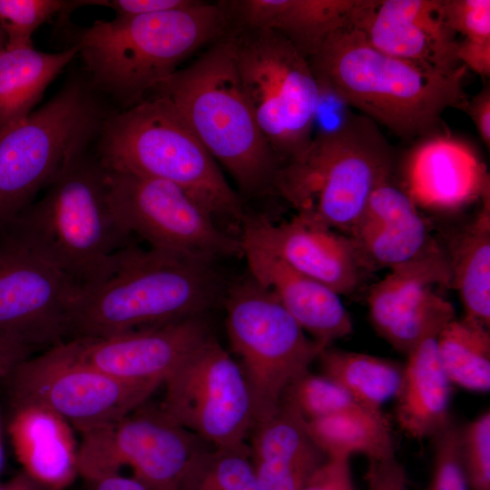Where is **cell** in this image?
Segmentation results:
<instances>
[{
    "mask_svg": "<svg viewBox=\"0 0 490 490\" xmlns=\"http://www.w3.org/2000/svg\"><path fill=\"white\" fill-rule=\"evenodd\" d=\"M6 379L12 407L47 408L81 435L121 420L162 386L111 376L83 361L71 340L28 358Z\"/></svg>",
    "mask_w": 490,
    "mask_h": 490,
    "instance_id": "obj_11",
    "label": "cell"
},
{
    "mask_svg": "<svg viewBox=\"0 0 490 490\" xmlns=\"http://www.w3.org/2000/svg\"><path fill=\"white\" fill-rule=\"evenodd\" d=\"M147 402L115 423L82 435L78 472L86 483L128 467L152 490H181L191 466L211 446L161 405Z\"/></svg>",
    "mask_w": 490,
    "mask_h": 490,
    "instance_id": "obj_12",
    "label": "cell"
},
{
    "mask_svg": "<svg viewBox=\"0 0 490 490\" xmlns=\"http://www.w3.org/2000/svg\"><path fill=\"white\" fill-rule=\"evenodd\" d=\"M447 26L464 41L490 42L489 0H443Z\"/></svg>",
    "mask_w": 490,
    "mask_h": 490,
    "instance_id": "obj_37",
    "label": "cell"
},
{
    "mask_svg": "<svg viewBox=\"0 0 490 490\" xmlns=\"http://www.w3.org/2000/svg\"><path fill=\"white\" fill-rule=\"evenodd\" d=\"M462 111L474 122L478 135L487 149L490 148V88L485 84L479 93L467 101Z\"/></svg>",
    "mask_w": 490,
    "mask_h": 490,
    "instance_id": "obj_42",
    "label": "cell"
},
{
    "mask_svg": "<svg viewBox=\"0 0 490 490\" xmlns=\"http://www.w3.org/2000/svg\"><path fill=\"white\" fill-rule=\"evenodd\" d=\"M0 490H44L23 471L0 484Z\"/></svg>",
    "mask_w": 490,
    "mask_h": 490,
    "instance_id": "obj_45",
    "label": "cell"
},
{
    "mask_svg": "<svg viewBox=\"0 0 490 490\" xmlns=\"http://www.w3.org/2000/svg\"><path fill=\"white\" fill-rule=\"evenodd\" d=\"M309 60L320 91L409 142L446 132L443 113L462 110L466 68L447 74L387 54L351 23L333 32Z\"/></svg>",
    "mask_w": 490,
    "mask_h": 490,
    "instance_id": "obj_1",
    "label": "cell"
},
{
    "mask_svg": "<svg viewBox=\"0 0 490 490\" xmlns=\"http://www.w3.org/2000/svg\"><path fill=\"white\" fill-rule=\"evenodd\" d=\"M77 290L58 268L5 239L0 246V331L34 349L66 341Z\"/></svg>",
    "mask_w": 490,
    "mask_h": 490,
    "instance_id": "obj_15",
    "label": "cell"
},
{
    "mask_svg": "<svg viewBox=\"0 0 490 490\" xmlns=\"http://www.w3.org/2000/svg\"><path fill=\"white\" fill-rule=\"evenodd\" d=\"M362 1L234 0L221 3L230 24L277 32L309 59L333 32L351 23Z\"/></svg>",
    "mask_w": 490,
    "mask_h": 490,
    "instance_id": "obj_24",
    "label": "cell"
},
{
    "mask_svg": "<svg viewBox=\"0 0 490 490\" xmlns=\"http://www.w3.org/2000/svg\"><path fill=\"white\" fill-rule=\"evenodd\" d=\"M460 454L470 490H490V412L461 426Z\"/></svg>",
    "mask_w": 490,
    "mask_h": 490,
    "instance_id": "obj_35",
    "label": "cell"
},
{
    "mask_svg": "<svg viewBox=\"0 0 490 490\" xmlns=\"http://www.w3.org/2000/svg\"><path fill=\"white\" fill-rule=\"evenodd\" d=\"M196 0H95L96 5L112 8L115 16H134L176 10L192 5Z\"/></svg>",
    "mask_w": 490,
    "mask_h": 490,
    "instance_id": "obj_40",
    "label": "cell"
},
{
    "mask_svg": "<svg viewBox=\"0 0 490 490\" xmlns=\"http://www.w3.org/2000/svg\"><path fill=\"white\" fill-rule=\"evenodd\" d=\"M202 317L106 338L70 340L83 361L111 376L162 385L196 348L212 336Z\"/></svg>",
    "mask_w": 490,
    "mask_h": 490,
    "instance_id": "obj_18",
    "label": "cell"
},
{
    "mask_svg": "<svg viewBox=\"0 0 490 490\" xmlns=\"http://www.w3.org/2000/svg\"><path fill=\"white\" fill-rule=\"evenodd\" d=\"M241 248L250 276L274 293L312 339L328 348L353 332L340 295L258 247L241 243Z\"/></svg>",
    "mask_w": 490,
    "mask_h": 490,
    "instance_id": "obj_21",
    "label": "cell"
},
{
    "mask_svg": "<svg viewBox=\"0 0 490 490\" xmlns=\"http://www.w3.org/2000/svg\"><path fill=\"white\" fill-rule=\"evenodd\" d=\"M435 286L451 288L445 250L437 243L421 255L390 269L368 295L369 318L383 338Z\"/></svg>",
    "mask_w": 490,
    "mask_h": 490,
    "instance_id": "obj_26",
    "label": "cell"
},
{
    "mask_svg": "<svg viewBox=\"0 0 490 490\" xmlns=\"http://www.w3.org/2000/svg\"><path fill=\"white\" fill-rule=\"evenodd\" d=\"M87 485L90 490H152L133 476L122 473L99 477Z\"/></svg>",
    "mask_w": 490,
    "mask_h": 490,
    "instance_id": "obj_44",
    "label": "cell"
},
{
    "mask_svg": "<svg viewBox=\"0 0 490 490\" xmlns=\"http://www.w3.org/2000/svg\"><path fill=\"white\" fill-rule=\"evenodd\" d=\"M306 427L328 459L349 460L355 454H362L368 460L396 456L391 426L382 410H360L306 420Z\"/></svg>",
    "mask_w": 490,
    "mask_h": 490,
    "instance_id": "obj_29",
    "label": "cell"
},
{
    "mask_svg": "<svg viewBox=\"0 0 490 490\" xmlns=\"http://www.w3.org/2000/svg\"><path fill=\"white\" fill-rule=\"evenodd\" d=\"M96 140L104 169L172 182L214 219L240 224L246 212L240 196L165 98L149 94L128 109L114 111Z\"/></svg>",
    "mask_w": 490,
    "mask_h": 490,
    "instance_id": "obj_6",
    "label": "cell"
},
{
    "mask_svg": "<svg viewBox=\"0 0 490 490\" xmlns=\"http://www.w3.org/2000/svg\"><path fill=\"white\" fill-rule=\"evenodd\" d=\"M375 48L452 74L464 65L456 34L447 26L443 0H363L351 18Z\"/></svg>",
    "mask_w": 490,
    "mask_h": 490,
    "instance_id": "obj_16",
    "label": "cell"
},
{
    "mask_svg": "<svg viewBox=\"0 0 490 490\" xmlns=\"http://www.w3.org/2000/svg\"><path fill=\"white\" fill-rule=\"evenodd\" d=\"M317 360L322 375L370 410L380 411L401 384L404 365L389 358L328 347Z\"/></svg>",
    "mask_w": 490,
    "mask_h": 490,
    "instance_id": "obj_30",
    "label": "cell"
},
{
    "mask_svg": "<svg viewBox=\"0 0 490 490\" xmlns=\"http://www.w3.org/2000/svg\"><path fill=\"white\" fill-rule=\"evenodd\" d=\"M281 401L290 404L307 421L343 413L370 410L360 405L330 378L309 370L288 387Z\"/></svg>",
    "mask_w": 490,
    "mask_h": 490,
    "instance_id": "obj_33",
    "label": "cell"
},
{
    "mask_svg": "<svg viewBox=\"0 0 490 490\" xmlns=\"http://www.w3.org/2000/svg\"><path fill=\"white\" fill-rule=\"evenodd\" d=\"M114 111L85 74H76L43 106L0 130V228L86 152Z\"/></svg>",
    "mask_w": 490,
    "mask_h": 490,
    "instance_id": "obj_8",
    "label": "cell"
},
{
    "mask_svg": "<svg viewBox=\"0 0 490 490\" xmlns=\"http://www.w3.org/2000/svg\"><path fill=\"white\" fill-rule=\"evenodd\" d=\"M105 175L99 159L84 152L4 227L5 240L58 268L78 289L102 281L130 245L108 203Z\"/></svg>",
    "mask_w": 490,
    "mask_h": 490,
    "instance_id": "obj_4",
    "label": "cell"
},
{
    "mask_svg": "<svg viewBox=\"0 0 490 490\" xmlns=\"http://www.w3.org/2000/svg\"><path fill=\"white\" fill-rule=\"evenodd\" d=\"M461 426L453 419L436 436L433 469L426 490H470L460 454Z\"/></svg>",
    "mask_w": 490,
    "mask_h": 490,
    "instance_id": "obj_36",
    "label": "cell"
},
{
    "mask_svg": "<svg viewBox=\"0 0 490 490\" xmlns=\"http://www.w3.org/2000/svg\"><path fill=\"white\" fill-rule=\"evenodd\" d=\"M364 270H389L437 244L427 220L394 176L380 182L351 230Z\"/></svg>",
    "mask_w": 490,
    "mask_h": 490,
    "instance_id": "obj_20",
    "label": "cell"
},
{
    "mask_svg": "<svg viewBox=\"0 0 490 490\" xmlns=\"http://www.w3.org/2000/svg\"><path fill=\"white\" fill-rule=\"evenodd\" d=\"M220 291L211 262L128 245L110 275L78 289L69 338H106L203 316Z\"/></svg>",
    "mask_w": 490,
    "mask_h": 490,
    "instance_id": "obj_3",
    "label": "cell"
},
{
    "mask_svg": "<svg viewBox=\"0 0 490 490\" xmlns=\"http://www.w3.org/2000/svg\"><path fill=\"white\" fill-rule=\"evenodd\" d=\"M366 481L368 490H409L406 471L396 456L368 460Z\"/></svg>",
    "mask_w": 490,
    "mask_h": 490,
    "instance_id": "obj_38",
    "label": "cell"
},
{
    "mask_svg": "<svg viewBox=\"0 0 490 490\" xmlns=\"http://www.w3.org/2000/svg\"><path fill=\"white\" fill-rule=\"evenodd\" d=\"M225 327L254 410V423L273 414L284 392L326 348L312 339L266 287L251 276L224 296Z\"/></svg>",
    "mask_w": 490,
    "mask_h": 490,
    "instance_id": "obj_10",
    "label": "cell"
},
{
    "mask_svg": "<svg viewBox=\"0 0 490 490\" xmlns=\"http://www.w3.org/2000/svg\"><path fill=\"white\" fill-rule=\"evenodd\" d=\"M95 5V0H0V26L6 34L5 48L33 46L34 32L54 15Z\"/></svg>",
    "mask_w": 490,
    "mask_h": 490,
    "instance_id": "obj_34",
    "label": "cell"
},
{
    "mask_svg": "<svg viewBox=\"0 0 490 490\" xmlns=\"http://www.w3.org/2000/svg\"><path fill=\"white\" fill-rule=\"evenodd\" d=\"M242 244L258 247L338 295L353 292L364 268L352 240L299 216L274 223L261 214L245 213Z\"/></svg>",
    "mask_w": 490,
    "mask_h": 490,
    "instance_id": "obj_17",
    "label": "cell"
},
{
    "mask_svg": "<svg viewBox=\"0 0 490 490\" xmlns=\"http://www.w3.org/2000/svg\"><path fill=\"white\" fill-rule=\"evenodd\" d=\"M161 407L211 447L245 444L252 399L237 360L211 336L167 377Z\"/></svg>",
    "mask_w": 490,
    "mask_h": 490,
    "instance_id": "obj_14",
    "label": "cell"
},
{
    "mask_svg": "<svg viewBox=\"0 0 490 490\" xmlns=\"http://www.w3.org/2000/svg\"><path fill=\"white\" fill-rule=\"evenodd\" d=\"M149 94L170 102L243 191H273L281 163L257 123L224 35Z\"/></svg>",
    "mask_w": 490,
    "mask_h": 490,
    "instance_id": "obj_5",
    "label": "cell"
},
{
    "mask_svg": "<svg viewBox=\"0 0 490 490\" xmlns=\"http://www.w3.org/2000/svg\"><path fill=\"white\" fill-rule=\"evenodd\" d=\"M417 142L400 183L418 208L457 211L490 191L486 168L469 145L446 132Z\"/></svg>",
    "mask_w": 490,
    "mask_h": 490,
    "instance_id": "obj_19",
    "label": "cell"
},
{
    "mask_svg": "<svg viewBox=\"0 0 490 490\" xmlns=\"http://www.w3.org/2000/svg\"><path fill=\"white\" fill-rule=\"evenodd\" d=\"M476 216L459 229L445 250L451 288L460 296L465 318L490 327V191L481 198Z\"/></svg>",
    "mask_w": 490,
    "mask_h": 490,
    "instance_id": "obj_27",
    "label": "cell"
},
{
    "mask_svg": "<svg viewBox=\"0 0 490 490\" xmlns=\"http://www.w3.org/2000/svg\"><path fill=\"white\" fill-rule=\"evenodd\" d=\"M107 199L122 229L151 249L207 262L242 255L240 239L177 185L164 180L105 169Z\"/></svg>",
    "mask_w": 490,
    "mask_h": 490,
    "instance_id": "obj_13",
    "label": "cell"
},
{
    "mask_svg": "<svg viewBox=\"0 0 490 490\" xmlns=\"http://www.w3.org/2000/svg\"><path fill=\"white\" fill-rule=\"evenodd\" d=\"M7 430L22 471L44 490H66L79 476L74 429L55 413L13 407Z\"/></svg>",
    "mask_w": 490,
    "mask_h": 490,
    "instance_id": "obj_23",
    "label": "cell"
},
{
    "mask_svg": "<svg viewBox=\"0 0 490 490\" xmlns=\"http://www.w3.org/2000/svg\"><path fill=\"white\" fill-rule=\"evenodd\" d=\"M250 436V458L260 490H302L328 460L309 436L306 420L285 401L256 421Z\"/></svg>",
    "mask_w": 490,
    "mask_h": 490,
    "instance_id": "obj_22",
    "label": "cell"
},
{
    "mask_svg": "<svg viewBox=\"0 0 490 490\" xmlns=\"http://www.w3.org/2000/svg\"><path fill=\"white\" fill-rule=\"evenodd\" d=\"M34 350L22 338L0 331V380L6 378L23 361L30 358Z\"/></svg>",
    "mask_w": 490,
    "mask_h": 490,
    "instance_id": "obj_41",
    "label": "cell"
},
{
    "mask_svg": "<svg viewBox=\"0 0 490 490\" xmlns=\"http://www.w3.org/2000/svg\"><path fill=\"white\" fill-rule=\"evenodd\" d=\"M228 28L221 2L195 1L176 10L97 20L78 31L71 45L77 48L94 90L125 110Z\"/></svg>",
    "mask_w": 490,
    "mask_h": 490,
    "instance_id": "obj_2",
    "label": "cell"
},
{
    "mask_svg": "<svg viewBox=\"0 0 490 490\" xmlns=\"http://www.w3.org/2000/svg\"><path fill=\"white\" fill-rule=\"evenodd\" d=\"M74 45L56 53L31 47L0 53V130L25 118L47 86L76 56Z\"/></svg>",
    "mask_w": 490,
    "mask_h": 490,
    "instance_id": "obj_28",
    "label": "cell"
},
{
    "mask_svg": "<svg viewBox=\"0 0 490 490\" xmlns=\"http://www.w3.org/2000/svg\"><path fill=\"white\" fill-rule=\"evenodd\" d=\"M457 57L466 68L481 76L490 75V42L458 41Z\"/></svg>",
    "mask_w": 490,
    "mask_h": 490,
    "instance_id": "obj_43",
    "label": "cell"
},
{
    "mask_svg": "<svg viewBox=\"0 0 490 490\" xmlns=\"http://www.w3.org/2000/svg\"><path fill=\"white\" fill-rule=\"evenodd\" d=\"M5 466V448H4V436H3V421L0 412V475Z\"/></svg>",
    "mask_w": 490,
    "mask_h": 490,
    "instance_id": "obj_46",
    "label": "cell"
},
{
    "mask_svg": "<svg viewBox=\"0 0 490 490\" xmlns=\"http://www.w3.org/2000/svg\"><path fill=\"white\" fill-rule=\"evenodd\" d=\"M436 338H426L407 353L394 398L399 428L416 440L432 439L452 421L453 385L442 366Z\"/></svg>",
    "mask_w": 490,
    "mask_h": 490,
    "instance_id": "obj_25",
    "label": "cell"
},
{
    "mask_svg": "<svg viewBox=\"0 0 490 490\" xmlns=\"http://www.w3.org/2000/svg\"><path fill=\"white\" fill-rule=\"evenodd\" d=\"M7 44V37L3 29L0 26V53L3 52Z\"/></svg>",
    "mask_w": 490,
    "mask_h": 490,
    "instance_id": "obj_47",
    "label": "cell"
},
{
    "mask_svg": "<svg viewBox=\"0 0 490 490\" xmlns=\"http://www.w3.org/2000/svg\"><path fill=\"white\" fill-rule=\"evenodd\" d=\"M395 152L369 118L349 114L279 168L273 191L302 220L348 236L376 187L393 175Z\"/></svg>",
    "mask_w": 490,
    "mask_h": 490,
    "instance_id": "obj_7",
    "label": "cell"
},
{
    "mask_svg": "<svg viewBox=\"0 0 490 490\" xmlns=\"http://www.w3.org/2000/svg\"><path fill=\"white\" fill-rule=\"evenodd\" d=\"M181 490H260L248 444L207 448L191 466Z\"/></svg>",
    "mask_w": 490,
    "mask_h": 490,
    "instance_id": "obj_32",
    "label": "cell"
},
{
    "mask_svg": "<svg viewBox=\"0 0 490 490\" xmlns=\"http://www.w3.org/2000/svg\"><path fill=\"white\" fill-rule=\"evenodd\" d=\"M436 344L452 385L472 392L490 390L489 328L465 317L455 318L440 330Z\"/></svg>",
    "mask_w": 490,
    "mask_h": 490,
    "instance_id": "obj_31",
    "label": "cell"
},
{
    "mask_svg": "<svg viewBox=\"0 0 490 490\" xmlns=\"http://www.w3.org/2000/svg\"><path fill=\"white\" fill-rule=\"evenodd\" d=\"M257 123L281 165L309 145L321 91L304 57L284 36L230 24L224 34Z\"/></svg>",
    "mask_w": 490,
    "mask_h": 490,
    "instance_id": "obj_9",
    "label": "cell"
},
{
    "mask_svg": "<svg viewBox=\"0 0 490 490\" xmlns=\"http://www.w3.org/2000/svg\"><path fill=\"white\" fill-rule=\"evenodd\" d=\"M302 490H356L349 460L328 459Z\"/></svg>",
    "mask_w": 490,
    "mask_h": 490,
    "instance_id": "obj_39",
    "label": "cell"
}]
</instances>
